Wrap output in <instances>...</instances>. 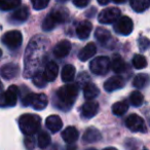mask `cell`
Masks as SVG:
<instances>
[{
	"label": "cell",
	"mask_w": 150,
	"mask_h": 150,
	"mask_svg": "<svg viewBox=\"0 0 150 150\" xmlns=\"http://www.w3.org/2000/svg\"><path fill=\"white\" fill-rule=\"evenodd\" d=\"M149 77L147 74H138L133 80V86L137 88H143L147 86Z\"/></svg>",
	"instance_id": "31"
},
{
	"label": "cell",
	"mask_w": 150,
	"mask_h": 150,
	"mask_svg": "<svg viewBox=\"0 0 150 150\" xmlns=\"http://www.w3.org/2000/svg\"><path fill=\"white\" fill-rule=\"evenodd\" d=\"M138 45H139L140 50H146L148 47H149V40H148V38L144 37V36L140 37L139 42H138Z\"/></svg>",
	"instance_id": "36"
},
{
	"label": "cell",
	"mask_w": 150,
	"mask_h": 150,
	"mask_svg": "<svg viewBox=\"0 0 150 150\" xmlns=\"http://www.w3.org/2000/svg\"><path fill=\"white\" fill-rule=\"evenodd\" d=\"M78 91L79 88L76 83H67L60 88L56 96L57 106L59 109L64 111L70 110L78 96Z\"/></svg>",
	"instance_id": "2"
},
{
	"label": "cell",
	"mask_w": 150,
	"mask_h": 150,
	"mask_svg": "<svg viewBox=\"0 0 150 150\" xmlns=\"http://www.w3.org/2000/svg\"><path fill=\"white\" fill-rule=\"evenodd\" d=\"M121 13L117 7H109L103 9L98 17V21L101 24H112L119 19Z\"/></svg>",
	"instance_id": "10"
},
{
	"label": "cell",
	"mask_w": 150,
	"mask_h": 150,
	"mask_svg": "<svg viewBox=\"0 0 150 150\" xmlns=\"http://www.w3.org/2000/svg\"><path fill=\"white\" fill-rule=\"evenodd\" d=\"M93 26L90 21H81L76 27V34L77 37L81 40H84L88 38L91 32H92Z\"/></svg>",
	"instance_id": "17"
},
{
	"label": "cell",
	"mask_w": 150,
	"mask_h": 150,
	"mask_svg": "<svg viewBox=\"0 0 150 150\" xmlns=\"http://www.w3.org/2000/svg\"><path fill=\"white\" fill-rule=\"evenodd\" d=\"M99 94H100V90H99L98 86H97L95 83L88 82V83L84 84L83 96L88 101L94 100L95 98H97V97L99 96Z\"/></svg>",
	"instance_id": "22"
},
{
	"label": "cell",
	"mask_w": 150,
	"mask_h": 150,
	"mask_svg": "<svg viewBox=\"0 0 150 150\" xmlns=\"http://www.w3.org/2000/svg\"><path fill=\"white\" fill-rule=\"evenodd\" d=\"M2 88H3V86H2V83H1V80H0V91L2 90Z\"/></svg>",
	"instance_id": "43"
},
{
	"label": "cell",
	"mask_w": 150,
	"mask_h": 150,
	"mask_svg": "<svg viewBox=\"0 0 150 150\" xmlns=\"http://www.w3.org/2000/svg\"><path fill=\"white\" fill-rule=\"evenodd\" d=\"M19 127L23 134L27 136H33L38 133L41 127V118L38 115L27 113L19 118Z\"/></svg>",
	"instance_id": "3"
},
{
	"label": "cell",
	"mask_w": 150,
	"mask_h": 150,
	"mask_svg": "<svg viewBox=\"0 0 150 150\" xmlns=\"http://www.w3.org/2000/svg\"><path fill=\"white\" fill-rule=\"evenodd\" d=\"M45 125L52 133H58L63 127V121L58 115H50L45 119Z\"/></svg>",
	"instance_id": "18"
},
{
	"label": "cell",
	"mask_w": 150,
	"mask_h": 150,
	"mask_svg": "<svg viewBox=\"0 0 150 150\" xmlns=\"http://www.w3.org/2000/svg\"><path fill=\"white\" fill-rule=\"evenodd\" d=\"M68 15L69 13L66 11V8L54 9L44 19L43 23H42V29L44 31H52V29L57 27V25L65 23L67 18H68Z\"/></svg>",
	"instance_id": "4"
},
{
	"label": "cell",
	"mask_w": 150,
	"mask_h": 150,
	"mask_svg": "<svg viewBox=\"0 0 150 150\" xmlns=\"http://www.w3.org/2000/svg\"><path fill=\"white\" fill-rule=\"evenodd\" d=\"M125 125L132 132H146L145 121L142 117H140L138 114H131L125 119Z\"/></svg>",
	"instance_id": "11"
},
{
	"label": "cell",
	"mask_w": 150,
	"mask_h": 150,
	"mask_svg": "<svg viewBox=\"0 0 150 150\" xmlns=\"http://www.w3.org/2000/svg\"><path fill=\"white\" fill-rule=\"evenodd\" d=\"M125 86V80L120 76H112L104 83V90L106 92H114L116 90H120Z\"/></svg>",
	"instance_id": "15"
},
{
	"label": "cell",
	"mask_w": 150,
	"mask_h": 150,
	"mask_svg": "<svg viewBox=\"0 0 150 150\" xmlns=\"http://www.w3.org/2000/svg\"><path fill=\"white\" fill-rule=\"evenodd\" d=\"M32 80H33V83L35 84L38 88H45L46 83H47V79H46L45 75H44V73L42 72V71H37V72L33 75Z\"/></svg>",
	"instance_id": "29"
},
{
	"label": "cell",
	"mask_w": 150,
	"mask_h": 150,
	"mask_svg": "<svg viewBox=\"0 0 150 150\" xmlns=\"http://www.w3.org/2000/svg\"><path fill=\"white\" fill-rule=\"evenodd\" d=\"M21 5V0H0V11H8Z\"/></svg>",
	"instance_id": "28"
},
{
	"label": "cell",
	"mask_w": 150,
	"mask_h": 150,
	"mask_svg": "<svg viewBox=\"0 0 150 150\" xmlns=\"http://www.w3.org/2000/svg\"><path fill=\"white\" fill-rule=\"evenodd\" d=\"M32 6L36 11H41L44 9L50 3V0H31Z\"/></svg>",
	"instance_id": "35"
},
{
	"label": "cell",
	"mask_w": 150,
	"mask_h": 150,
	"mask_svg": "<svg viewBox=\"0 0 150 150\" xmlns=\"http://www.w3.org/2000/svg\"><path fill=\"white\" fill-rule=\"evenodd\" d=\"M88 2H90V0H73V4L80 8L86 7L88 4Z\"/></svg>",
	"instance_id": "38"
},
{
	"label": "cell",
	"mask_w": 150,
	"mask_h": 150,
	"mask_svg": "<svg viewBox=\"0 0 150 150\" xmlns=\"http://www.w3.org/2000/svg\"><path fill=\"white\" fill-rule=\"evenodd\" d=\"M113 28H114V31L117 34L127 36L129 35L133 32L134 24L133 21L131 20V18L125 16V17H119V19L114 23Z\"/></svg>",
	"instance_id": "9"
},
{
	"label": "cell",
	"mask_w": 150,
	"mask_h": 150,
	"mask_svg": "<svg viewBox=\"0 0 150 150\" xmlns=\"http://www.w3.org/2000/svg\"><path fill=\"white\" fill-rule=\"evenodd\" d=\"M71 47H72V45H71L70 41H68V40H62L59 43H57L56 46L54 47V57H57L59 59L65 58V57L69 54Z\"/></svg>",
	"instance_id": "16"
},
{
	"label": "cell",
	"mask_w": 150,
	"mask_h": 150,
	"mask_svg": "<svg viewBox=\"0 0 150 150\" xmlns=\"http://www.w3.org/2000/svg\"><path fill=\"white\" fill-rule=\"evenodd\" d=\"M132 63H133V66L136 69H144L147 66V60L142 54H135Z\"/></svg>",
	"instance_id": "34"
},
{
	"label": "cell",
	"mask_w": 150,
	"mask_h": 150,
	"mask_svg": "<svg viewBox=\"0 0 150 150\" xmlns=\"http://www.w3.org/2000/svg\"><path fill=\"white\" fill-rule=\"evenodd\" d=\"M9 18H11L9 21L13 24L24 23V22L27 21L28 18H29V8H28V6H26V5H23V6H21V7L19 6L18 8H16V11L11 13V16Z\"/></svg>",
	"instance_id": "13"
},
{
	"label": "cell",
	"mask_w": 150,
	"mask_h": 150,
	"mask_svg": "<svg viewBox=\"0 0 150 150\" xmlns=\"http://www.w3.org/2000/svg\"><path fill=\"white\" fill-rule=\"evenodd\" d=\"M131 6L136 13H143L149 7L150 0H131Z\"/></svg>",
	"instance_id": "27"
},
{
	"label": "cell",
	"mask_w": 150,
	"mask_h": 150,
	"mask_svg": "<svg viewBox=\"0 0 150 150\" xmlns=\"http://www.w3.org/2000/svg\"><path fill=\"white\" fill-rule=\"evenodd\" d=\"M19 73H20V67L19 65L15 64V63L6 64L0 69V74L6 80L15 78L17 75H19Z\"/></svg>",
	"instance_id": "14"
},
{
	"label": "cell",
	"mask_w": 150,
	"mask_h": 150,
	"mask_svg": "<svg viewBox=\"0 0 150 150\" xmlns=\"http://www.w3.org/2000/svg\"><path fill=\"white\" fill-rule=\"evenodd\" d=\"M58 1H61V2H65V1H67V0H58Z\"/></svg>",
	"instance_id": "46"
},
{
	"label": "cell",
	"mask_w": 150,
	"mask_h": 150,
	"mask_svg": "<svg viewBox=\"0 0 150 150\" xmlns=\"http://www.w3.org/2000/svg\"><path fill=\"white\" fill-rule=\"evenodd\" d=\"M96 52H97V47L95 45V43L93 42H90L88 43L79 52H78V59H79L81 62H86V61L90 60L91 58L96 54Z\"/></svg>",
	"instance_id": "19"
},
{
	"label": "cell",
	"mask_w": 150,
	"mask_h": 150,
	"mask_svg": "<svg viewBox=\"0 0 150 150\" xmlns=\"http://www.w3.org/2000/svg\"><path fill=\"white\" fill-rule=\"evenodd\" d=\"M19 88L16 86H11L6 92L0 94V107H13L18 102Z\"/></svg>",
	"instance_id": "6"
},
{
	"label": "cell",
	"mask_w": 150,
	"mask_h": 150,
	"mask_svg": "<svg viewBox=\"0 0 150 150\" xmlns=\"http://www.w3.org/2000/svg\"><path fill=\"white\" fill-rule=\"evenodd\" d=\"M114 3H117V4H121V3H125L127 0H112Z\"/></svg>",
	"instance_id": "41"
},
{
	"label": "cell",
	"mask_w": 150,
	"mask_h": 150,
	"mask_svg": "<svg viewBox=\"0 0 150 150\" xmlns=\"http://www.w3.org/2000/svg\"><path fill=\"white\" fill-rule=\"evenodd\" d=\"M95 37H96V39L98 40L101 44L105 45V44H106L107 42L111 39V34L107 29L102 28V27H99L96 29V32H95Z\"/></svg>",
	"instance_id": "26"
},
{
	"label": "cell",
	"mask_w": 150,
	"mask_h": 150,
	"mask_svg": "<svg viewBox=\"0 0 150 150\" xmlns=\"http://www.w3.org/2000/svg\"><path fill=\"white\" fill-rule=\"evenodd\" d=\"M62 139L66 143L73 144L77 141L78 139V131L74 127H68L63 131L62 133Z\"/></svg>",
	"instance_id": "21"
},
{
	"label": "cell",
	"mask_w": 150,
	"mask_h": 150,
	"mask_svg": "<svg viewBox=\"0 0 150 150\" xmlns=\"http://www.w3.org/2000/svg\"><path fill=\"white\" fill-rule=\"evenodd\" d=\"M97 1H98L100 5H107L110 2V0H97Z\"/></svg>",
	"instance_id": "39"
},
{
	"label": "cell",
	"mask_w": 150,
	"mask_h": 150,
	"mask_svg": "<svg viewBox=\"0 0 150 150\" xmlns=\"http://www.w3.org/2000/svg\"><path fill=\"white\" fill-rule=\"evenodd\" d=\"M110 67H112V70L116 74H121L122 72H125V68H127V65H125V61L122 60V58L120 56L114 54L112 60L110 61Z\"/></svg>",
	"instance_id": "24"
},
{
	"label": "cell",
	"mask_w": 150,
	"mask_h": 150,
	"mask_svg": "<svg viewBox=\"0 0 150 150\" xmlns=\"http://www.w3.org/2000/svg\"><path fill=\"white\" fill-rule=\"evenodd\" d=\"M90 69L95 75H105L110 69V60L108 57H97L91 62Z\"/></svg>",
	"instance_id": "7"
},
{
	"label": "cell",
	"mask_w": 150,
	"mask_h": 150,
	"mask_svg": "<svg viewBox=\"0 0 150 150\" xmlns=\"http://www.w3.org/2000/svg\"><path fill=\"white\" fill-rule=\"evenodd\" d=\"M24 143H25V146L26 148H27L28 150H31L34 148V146H35V141H34L33 137L32 136H28L27 138H26L25 140H24Z\"/></svg>",
	"instance_id": "37"
},
{
	"label": "cell",
	"mask_w": 150,
	"mask_h": 150,
	"mask_svg": "<svg viewBox=\"0 0 150 150\" xmlns=\"http://www.w3.org/2000/svg\"><path fill=\"white\" fill-rule=\"evenodd\" d=\"M66 150H77V146L70 144V145H68V147L66 148Z\"/></svg>",
	"instance_id": "40"
},
{
	"label": "cell",
	"mask_w": 150,
	"mask_h": 150,
	"mask_svg": "<svg viewBox=\"0 0 150 150\" xmlns=\"http://www.w3.org/2000/svg\"><path fill=\"white\" fill-rule=\"evenodd\" d=\"M86 150H97V149H95V148H88V149H86Z\"/></svg>",
	"instance_id": "45"
},
{
	"label": "cell",
	"mask_w": 150,
	"mask_h": 150,
	"mask_svg": "<svg viewBox=\"0 0 150 150\" xmlns=\"http://www.w3.org/2000/svg\"><path fill=\"white\" fill-rule=\"evenodd\" d=\"M127 109H129V105L125 101L116 102L112 105V113L116 116H122L123 114H125Z\"/></svg>",
	"instance_id": "30"
},
{
	"label": "cell",
	"mask_w": 150,
	"mask_h": 150,
	"mask_svg": "<svg viewBox=\"0 0 150 150\" xmlns=\"http://www.w3.org/2000/svg\"><path fill=\"white\" fill-rule=\"evenodd\" d=\"M103 150H117V149L114 147H108V148H105V149H103Z\"/></svg>",
	"instance_id": "42"
},
{
	"label": "cell",
	"mask_w": 150,
	"mask_h": 150,
	"mask_svg": "<svg viewBox=\"0 0 150 150\" xmlns=\"http://www.w3.org/2000/svg\"><path fill=\"white\" fill-rule=\"evenodd\" d=\"M1 40H2V43L7 48H9L11 50H15L22 45L23 36H22V33L20 31L13 30V31H9L7 33H5L2 36V39Z\"/></svg>",
	"instance_id": "8"
},
{
	"label": "cell",
	"mask_w": 150,
	"mask_h": 150,
	"mask_svg": "<svg viewBox=\"0 0 150 150\" xmlns=\"http://www.w3.org/2000/svg\"><path fill=\"white\" fill-rule=\"evenodd\" d=\"M129 102L133 106L135 107H139L143 104L144 102V97L143 95L141 94L138 91H135V92H132V94L129 95Z\"/></svg>",
	"instance_id": "32"
},
{
	"label": "cell",
	"mask_w": 150,
	"mask_h": 150,
	"mask_svg": "<svg viewBox=\"0 0 150 150\" xmlns=\"http://www.w3.org/2000/svg\"><path fill=\"white\" fill-rule=\"evenodd\" d=\"M23 106H32L35 110H43L48 104L47 97L44 94H32L29 90L22 96Z\"/></svg>",
	"instance_id": "5"
},
{
	"label": "cell",
	"mask_w": 150,
	"mask_h": 150,
	"mask_svg": "<svg viewBox=\"0 0 150 150\" xmlns=\"http://www.w3.org/2000/svg\"><path fill=\"white\" fill-rule=\"evenodd\" d=\"M37 141H38V146H39L41 149H45L50 144V136L44 131L40 132L39 135H38Z\"/></svg>",
	"instance_id": "33"
},
{
	"label": "cell",
	"mask_w": 150,
	"mask_h": 150,
	"mask_svg": "<svg viewBox=\"0 0 150 150\" xmlns=\"http://www.w3.org/2000/svg\"><path fill=\"white\" fill-rule=\"evenodd\" d=\"M145 150H147V149H145Z\"/></svg>",
	"instance_id": "47"
},
{
	"label": "cell",
	"mask_w": 150,
	"mask_h": 150,
	"mask_svg": "<svg viewBox=\"0 0 150 150\" xmlns=\"http://www.w3.org/2000/svg\"><path fill=\"white\" fill-rule=\"evenodd\" d=\"M102 139V135L99 132V129H97L96 127H88L83 134L82 140L86 143H96V142L100 141Z\"/></svg>",
	"instance_id": "20"
},
{
	"label": "cell",
	"mask_w": 150,
	"mask_h": 150,
	"mask_svg": "<svg viewBox=\"0 0 150 150\" xmlns=\"http://www.w3.org/2000/svg\"><path fill=\"white\" fill-rule=\"evenodd\" d=\"M48 40L44 37H35L30 41L25 54V71L24 76L31 77L35 74L45 57Z\"/></svg>",
	"instance_id": "1"
},
{
	"label": "cell",
	"mask_w": 150,
	"mask_h": 150,
	"mask_svg": "<svg viewBox=\"0 0 150 150\" xmlns=\"http://www.w3.org/2000/svg\"><path fill=\"white\" fill-rule=\"evenodd\" d=\"M99 112V104L94 100L86 102L81 107V116L86 119L93 118Z\"/></svg>",
	"instance_id": "12"
},
{
	"label": "cell",
	"mask_w": 150,
	"mask_h": 150,
	"mask_svg": "<svg viewBox=\"0 0 150 150\" xmlns=\"http://www.w3.org/2000/svg\"><path fill=\"white\" fill-rule=\"evenodd\" d=\"M44 75L47 81H54L59 74V67L54 62H48L44 68Z\"/></svg>",
	"instance_id": "23"
},
{
	"label": "cell",
	"mask_w": 150,
	"mask_h": 150,
	"mask_svg": "<svg viewBox=\"0 0 150 150\" xmlns=\"http://www.w3.org/2000/svg\"><path fill=\"white\" fill-rule=\"evenodd\" d=\"M75 68L73 65L68 64L65 65L62 69V72H61V77L64 82H71L75 77Z\"/></svg>",
	"instance_id": "25"
},
{
	"label": "cell",
	"mask_w": 150,
	"mask_h": 150,
	"mask_svg": "<svg viewBox=\"0 0 150 150\" xmlns=\"http://www.w3.org/2000/svg\"><path fill=\"white\" fill-rule=\"evenodd\" d=\"M2 57V50H1V48H0V58Z\"/></svg>",
	"instance_id": "44"
}]
</instances>
